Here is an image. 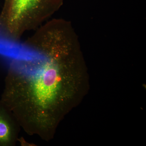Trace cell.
Listing matches in <instances>:
<instances>
[{"instance_id":"obj_1","label":"cell","mask_w":146,"mask_h":146,"mask_svg":"<svg viewBox=\"0 0 146 146\" xmlns=\"http://www.w3.org/2000/svg\"><path fill=\"white\" fill-rule=\"evenodd\" d=\"M33 59H16L11 64L1 100L9 108L23 114L35 131L47 129L50 109L57 98L60 82L75 60L65 42L53 38L35 45Z\"/></svg>"},{"instance_id":"obj_2","label":"cell","mask_w":146,"mask_h":146,"mask_svg":"<svg viewBox=\"0 0 146 146\" xmlns=\"http://www.w3.org/2000/svg\"><path fill=\"white\" fill-rule=\"evenodd\" d=\"M0 13V38L17 43L36 30L63 5L64 0H4Z\"/></svg>"},{"instance_id":"obj_3","label":"cell","mask_w":146,"mask_h":146,"mask_svg":"<svg viewBox=\"0 0 146 146\" xmlns=\"http://www.w3.org/2000/svg\"><path fill=\"white\" fill-rule=\"evenodd\" d=\"M17 135V126L12 112L0 100V146L12 145Z\"/></svg>"}]
</instances>
